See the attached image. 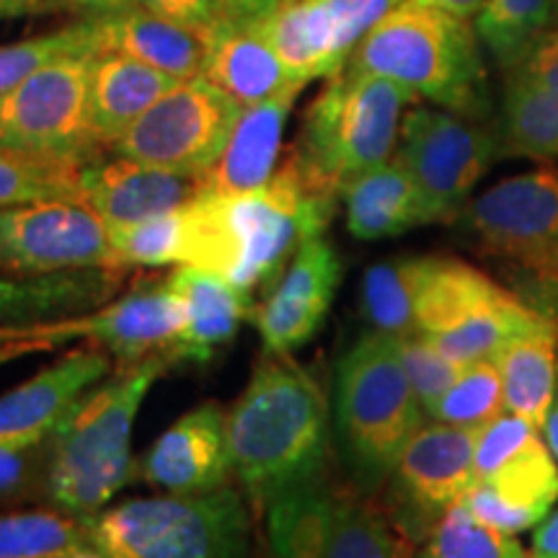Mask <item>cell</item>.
I'll return each mask as SVG.
<instances>
[{
	"label": "cell",
	"instance_id": "obj_4",
	"mask_svg": "<svg viewBox=\"0 0 558 558\" xmlns=\"http://www.w3.org/2000/svg\"><path fill=\"white\" fill-rule=\"evenodd\" d=\"M349 70L380 75L409 88L418 101L486 122L492 90L473 19L437 5L403 0L369 29Z\"/></svg>",
	"mask_w": 558,
	"mask_h": 558
},
{
	"label": "cell",
	"instance_id": "obj_7",
	"mask_svg": "<svg viewBox=\"0 0 558 558\" xmlns=\"http://www.w3.org/2000/svg\"><path fill=\"white\" fill-rule=\"evenodd\" d=\"M107 558H251L254 509L235 486L130 499L86 520Z\"/></svg>",
	"mask_w": 558,
	"mask_h": 558
},
{
	"label": "cell",
	"instance_id": "obj_1",
	"mask_svg": "<svg viewBox=\"0 0 558 558\" xmlns=\"http://www.w3.org/2000/svg\"><path fill=\"white\" fill-rule=\"evenodd\" d=\"M339 202L288 156L262 190L199 194L184 207L190 246L181 267L215 271L254 295L277 282L303 243L326 235Z\"/></svg>",
	"mask_w": 558,
	"mask_h": 558
},
{
	"label": "cell",
	"instance_id": "obj_17",
	"mask_svg": "<svg viewBox=\"0 0 558 558\" xmlns=\"http://www.w3.org/2000/svg\"><path fill=\"white\" fill-rule=\"evenodd\" d=\"M403 0H284L254 24L292 78L329 81L349 65L360 41Z\"/></svg>",
	"mask_w": 558,
	"mask_h": 558
},
{
	"label": "cell",
	"instance_id": "obj_35",
	"mask_svg": "<svg viewBox=\"0 0 558 558\" xmlns=\"http://www.w3.org/2000/svg\"><path fill=\"white\" fill-rule=\"evenodd\" d=\"M88 160L41 158L0 145V207L29 202H81V171Z\"/></svg>",
	"mask_w": 558,
	"mask_h": 558
},
{
	"label": "cell",
	"instance_id": "obj_48",
	"mask_svg": "<svg viewBox=\"0 0 558 558\" xmlns=\"http://www.w3.org/2000/svg\"><path fill=\"white\" fill-rule=\"evenodd\" d=\"M54 13V0H0V21Z\"/></svg>",
	"mask_w": 558,
	"mask_h": 558
},
{
	"label": "cell",
	"instance_id": "obj_22",
	"mask_svg": "<svg viewBox=\"0 0 558 558\" xmlns=\"http://www.w3.org/2000/svg\"><path fill=\"white\" fill-rule=\"evenodd\" d=\"M186 326L184 305L169 277L140 282L122 298L96 308V339L120 365L171 354Z\"/></svg>",
	"mask_w": 558,
	"mask_h": 558
},
{
	"label": "cell",
	"instance_id": "obj_2",
	"mask_svg": "<svg viewBox=\"0 0 558 558\" xmlns=\"http://www.w3.org/2000/svg\"><path fill=\"white\" fill-rule=\"evenodd\" d=\"M329 401L308 367L264 352L228 411L233 476L251 509L320 478L329 465Z\"/></svg>",
	"mask_w": 558,
	"mask_h": 558
},
{
	"label": "cell",
	"instance_id": "obj_42",
	"mask_svg": "<svg viewBox=\"0 0 558 558\" xmlns=\"http://www.w3.org/2000/svg\"><path fill=\"white\" fill-rule=\"evenodd\" d=\"M501 75H505V83L558 90V21L550 24V29L535 41L533 50L518 65Z\"/></svg>",
	"mask_w": 558,
	"mask_h": 558
},
{
	"label": "cell",
	"instance_id": "obj_10",
	"mask_svg": "<svg viewBox=\"0 0 558 558\" xmlns=\"http://www.w3.org/2000/svg\"><path fill=\"white\" fill-rule=\"evenodd\" d=\"M543 313L486 271L456 256H429L416 303L424 339L452 360H492L509 339L538 324Z\"/></svg>",
	"mask_w": 558,
	"mask_h": 558
},
{
	"label": "cell",
	"instance_id": "obj_40",
	"mask_svg": "<svg viewBox=\"0 0 558 558\" xmlns=\"http://www.w3.org/2000/svg\"><path fill=\"white\" fill-rule=\"evenodd\" d=\"M75 339H96V311L37 324H0V369L39 352H52Z\"/></svg>",
	"mask_w": 558,
	"mask_h": 558
},
{
	"label": "cell",
	"instance_id": "obj_15",
	"mask_svg": "<svg viewBox=\"0 0 558 558\" xmlns=\"http://www.w3.org/2000/svg\"><path fill=\"white\" fill-rule=\"evenodd\" d=\"M117 269L111 230L81 202L50 199L0 207V271L45 277Z\"/></svg>",
	"mask_w": 558,
	"mask_h": 558
},
{
	"label": "cell",
	"instance_id": "obj_53",
	"mask_svg": "<svg viewBox=\"0 0 558 558\" xmlns=\"http://www.w3.org/2000/svg\"><path fill=\"white\" fill-rule=\"evenodd\" d=\"M282 3H284V0H282Z\"/></svg>",
	"mask_w": 558,
	"mask_h": 558
},
{
	"label": "cell",
	"instance_id": "obj_20",
	"mask_svg": "<svg viewBox=\"0 0 558 558\" xmlns=\"http://www.w3.org/2000/svg\"><path fill=\"white\" fill-rule=\"evenodd\" d=\"M137 476L166 494H205L233 476L228 411L207 401L186 411L140 458Z\"/></svg>",
	"mask_w": 558,
	"mask_h": 558
},
{
	"label": "cell",
	"instance_id": "obj_30",
	"mask_svg": "<svg viewBox=\"0 0 558 558\" xmlns=\"http://www.w3.org/2000/svg\"><path fill=\"white\" fill-rule=\"evenodd\" d=\"M497 362L509 414L543 429L558 390V318L543 316L492 357Z\"/></svg>",
	"mask_w": 558,
	"mask_h": 558
},
{
	"label": "cell",
	"instance_id": "obj_14",
	"mask_svg": "<svg viewBox=\"0 0 558 558\" xmlns=\"http://www.w3.org/2000/svg\"><path fill=\"white\" fill-rule=\"evenodd\" d=\"M239 114V104L194 75L160 96L111 153L156 169L205 177L226 150Z\"/></svg>",
	"mask_w": 558,
	"mask_h": 558
},
{
	"label": "cell",
	"instance_id": "obj_18",
	"mask_svg": "<svg viewBox=\"0 0 558 558\" xmlns=\"http://www.w3.org/2000/svg\"><path fill=\"white\" fill-rule=\"evenodd\" d=\"M341 282V259L326 235L303 243L267 300L254 308L264 352L292 354L316 337Z\"/></svg>",
	"mask_w": 558,
	"mask_h": 558
},
{
	"label": "cell",
	"instance_id": "obj_28",
	"mask_svg": "<svg viewBox=\"0 0 558 558\" xmlns=\"http://www.w3.org/2000/svg\"><path fill=\"white\" fill-rule=\"evenodd\" d=\"M124 269H75L45 277L0 271V324L86 316L117 298Z\"/></svg>",
	"mask_w": 558,
	"mask_h": 558
},
{
	"label": "cell",
	"instance_id": "obj_31",
	"mask_svg": "<svg viewBox=\"0 0 558 558\" xmlns=\"http://www.w3.org/2000/svg\"><path fill=\"white\" fill-rule=\"evenodd\" d=\"M429 256H396L373 264L362 277V316L369 331L407 339L418 331L416 303Z\"/></svg>",
	"mask_w": 558,
	"mask_h": 558
},
{
	"label": "cell",
	"instance_id": "obj_51",
	"mask_svg": "<svg viewBox=\"0 0 558 558\" xmlns=\"http://www.w3.org/2000/svg\"><path fill=\"white\" fill-rule=\"evenodd\" d=\"M75 558H107V556H104V554H101V550H96L94 546H88V548H83V550H81V554H78V556H75Z\"/></svg>",
	"mask_w": 558,
	"mask_h": 558
},
{
	"label": "cell",
	"instance_id": "obj_41",
	"mask_svg": "<svg viewBox=\"0 0 558 558\" xmlns=\"http://www.w3.org/2000/svg\"><path fill=\"white\" fill-rule=\"evenodd\" d=\"M401 360L424 414L456 383V378L465 367L463 362L448 357L442 349L432 344L429 339H424L422 333L401 339Z\"/></svg>",
	"mask_w": 558,
	"mask_h": 558
},
{
	"label": "cell",
	"instance_id": "obj_13",
	"mask_svg": "<svg viewBox=\"0 0 558 558\" xmlns=\"http://www.w3.org/2000/svg\"><path fill=\"white\" fill-rule=\"evenodd\" d=\"M393 156L429 202L437 226H448L501 158V148L497 128L416 101L403 114Z\"/></svg>",
	"mask_w": 558,
	"mask_h": 558
},
{
	"label": "cell",
	"instance_id": "obj_43",
	"mask_svg": "<svg viewBox=\"0 0 558 558\" xmlns=\"http://www.w3.org/2000/svg\"><path fill=\"white\" fill-rule=\"evenodd\" d=\"M45 445L39 448H13L0 442V501L21 497L41 478Z\"/></svg>",
	"mask_w": 558,
	"mask_h": 558
},
{
	"label": "cell",
	"instance_id": "obj_37",
	"mask_svg": "<svg viewBox=\"0 0 558 558\" xmlns=\"http://www.w3.org/2000/svg\"><path fill=\"white\" fill-rule=\"evenodd\" d=\"M505 411V388L497 362L478 360L463 367L456 383L432 403L427 416L452 427L481 429Z\"/></svg>",
	"mask_w": 558,
	"mask_h": 558
},
{
	"label": "cell",
	"instance_id": "obj_3",
	"mask_svg": "<svg viewBox=\"0 0 558 558\" xmlns=\"http://www.w3.org/2000/svg\"><path fill=\"white\" fill-rule=\"evenodd\" d=\"M177 365L171 354H156L135 365H120L68 411L45 442L39 488L50 507L90 520L114 501L137 476L132 429L145 396Z\"/></svg>",
	"mask_w": 558,
	"mask_h": 558
},
{
	"label": "cell",
	"instance_id": "obj_29",
	"mask_svg": "<svg viewBox=\"0 0 558 558\" xmlns=\"http://www.w3.org/2000/svg\"><path fill=\"white\" fill-rule=\"evenodd\" d=\"M94 21L99 29L101 50L130 54L177 81L194 78L202 73L205 39L186 26L173 24L137 3L107 13V16H94Z\"/></svg>",
	"mask_w": 558,
	"mask_h": 558
},
{
	"label": "cell",
	"instance_id": "obj_12",
	"mask_svg": "<svg viewBox=\"0 0 558 558\" xmlns=\"http://www.w3.org/2000/svg\"><path fill=\"white\" fill-rule=\"evenodd\" d=\"M94 54H60L5 90L0 96V145L65 160H90L107 153L90 128L88 78Z\"/></svg>",
	"mask_w": 558,
	"mask_h": 558
},
{
	"label": "cell",
	"instance_id": "obj_36",
	"mask_svg": "<svg viewBox=\"0 0 558 558\" xmlns=\"http://www.w3.org/2000/svg\"><path fill=\"white\" fill-rule=\"evenodd\" d=\"M414 558H530V550L518 535L488 527L458 501L418 543Z\"/></svg>",
	"mask_w": 558,
	"mask_h": 558
},
{
	"label": "cell",
	"instance_id": "obj_9",
	"mask_svg": "<svg viewBox=\"0 0 558 558\" xmlns=\"http://www.w3.org/2000/svg\"><path fill=\"white\" fill-rule=\"evenodd\" d=\"M267 558H414L416 541L386 501L326 476L262 509Z\"/></svg>",
	"mask_w": 558,
	"mask_h": 558
},
{
	"label": "cell",
	"instance_id": "obj_45",
	"mask_svg": "<svg viewBox=\"0 0 558 558\" xmlns=\"http://www.w3.org/2000/svg\"><path fill=\"white\" fill-rule=\"evenodd\" d=\"M282 0H218V16L235 24H259L279 9Z\"/></svg>",
	"mask_w": 558,
	"mask_h": 558
},
{
	"label": "cell",
	"instance_id": "obj_38",
	"mask_svg": "<svg viewBox=\"0 0 558 558\" xmlns=\"http://www.w3.org/2000/svg\"><path fill=\"white\" fill-rule=\"evenodd\" d=\"M184 207L135 222V226L111 230V251H114L117 269L169 267V264L181 267L186 262V246H190Z\"/></svg>",
	"mask_w": 558,
	"mask_h": 558
},
{
	"label": "cell",
	"instance_id": "obj_39",
	"mask_svg": "<svg viewBox=\"0 0 558 558\" xmlns=\"http://www.w3.org/2000/svg\"><path fill=\"white\" fill-rule=\"evenodd\" d=\"M99 29L94 19H75L62 29L0 45V96L24 81L32 70L68 52H99Z\"/></svg>",
	"mask_w": 558,
	"mask_h": 558
},
{
	"label": "cell",
	"instance_id": "obj_16",
	"mask_svg": "<svg viewBox=\"0 0 558 558\" xmlns=\"http://www.w3.org/2000/svg\"><path fill=\"white\" fill-rule=\"evenodd\" d=\"M476 439L478 429L429 422L403 448L386 484V505L416 546L476 481Z\"/></svg>",
	"mask_w": 558,
	"mask_h": 558
},
{
	"label": "cell",
	"instance_id": "obj_44",
	"mask_svg": "<svg viewBox=\"0 0 558 558\" xmlns=\"http://www.w3.org/2000/svg\"><path fill=\"white\" fill-rule=\"evenodd\" d=\"M135 3L197 34H205L218 21V0H135Z\"/></svg>",
	"mask_w": 558,
	"mask_h": 558
},
{
	"label": "cell",
	"instance_id": "obj_11",
	"mask_svg": "<svg viewBox=\"0 0 558 558\" xmlns=\"http://www.w3.org/2000/svg\"><path fill=\"white\" fill-rule=\"evenodd\" d=\"M556 501L558 460L543 429L509 411L478 429L476 481L460 501L473 518L520 535L538 527Z\"/></svg>",
	"mask_w": 558,
	"mask_h": 558
},
{
	"label": "cell",
	"instance_id": "obj_46",
	"mask_svg": "<svg viewBox=\"0 0 558 558\" xmlns=\"http://www.w3.org/2000/svg\"><path fill=\"white\" fill-rule=\"evenodd\" d=\"M132 3L135 0H54V13H73L75 19H94L122 11Z\"/></svg>",
	"mask_w": 558,
	"mask_h": 558
},
{
	"label": "cell",
	"instance_id": "obj_49",
	"mask_svg": "<svg viewBox=\"0 0 558 558\" xmlns=\"http://www.w3.org/2000/svg\"><path fill=\"white\" fill-rule=\"evenodd\" d=\"M418 3H429V5H437V9L458 13V16L473 19L478 13L484 0H418Z\"/></svg>",
	"mask_w": 558,
	"mask_h": 558
},
{
	"label": "cell",
	"instance_id": "obj_52",
	"mask_svg": "<svg viewBox=\"0 0 558 558\" xmlns=\"http://www.w3.org/2000/svg\"><path fill=\"white\" fill-rule=\"evenodd\" d=\"M554 13H556V21H558V0H554Z\"/></svg>",
	"mask_w": 558,
	"mask_h": 558
},
{
	"label": "cell",
	"instance_id": "obj_27",
	"mask_svg": "<svg viewBox=\"0 0 558 558\" xmlns=\"http://www.w3.org/2000/svg\"><path fill=\"white\" fill-rule=\"evenodd\" d=\"M177 78L130 54L99 50L90 58L88 111L101 148H114L124 132L177 86Z\"/></svg>",
	"mask_w": 558,
	"mask_h": 558
},
{
	"label": "cell",
	"instance_id": "obj_34",
	"mask_svg": "<svg viewBox=\"0 0 558 558\" xmlns=\"http://www.w3.org/2000/svg\"><path fill=\"white\" fill-rule=\"evenodd\" d=\"M88 546L86 522L54 507L0 512V558H75Z\"/></svg>",
	"mask_w": 558,
	"mask_h": 558
},
{
	"label": "cell",
	"instance_id": "obj_50",
	"mask_svg": "<svg viewBox=\"0 0 558 558\" xmlns=\"http://www.w3.org/2000/svg\"><path fill=\"white\" fill-rule=\"evenodd\" d=\"M543 437H546L550 452H554V458L558 460V390H556L554 407H550L546 416V424H543Z\"/></svg>",
	"mask_w": 558,
	"mask_h": 558
},
{
	"label": "cell",
	"instance_id": "obj_6",
	"mask_svg": "<svg viewBox=\"0 0 558 558\" xmlns=\"http://www.w3.org/2000/svg\"><path fill=\"white\" fill-rule=\"evenodd\" d=\"M416 101L399 83L344 68L308 104L288 156L313 186L341 199L349 181L393 156Z\"/></svg>",
	"mask_w": 558,
	"mask_h": 558
},
{
	"label": "cell",
	"instance_id": "obj_21",
	"mask_svg": "<svg viewBox=\"0 0 558 558\" xmlns=\"http://www.w3.org/2000/svg\"><path fill=\"white\" fill-rule=\"evenodd\" d=\"M202 194V177L156 169L124 156L90 158L81 171V205L94 209L109 230L158 218Z\"/></svg>",
	"mask_w": 558,
	"mask_h": 558
},
{
	"label": "cell",
	"instance_id": "obj_25",
	"mask_svg": "<svg viewBox=\"0 0 558 558\" xmlns=\"http://www.w3.org/2000/svg\"><path fill=\"white\" fill-rule=\"evenodd\" d=\"M171 290L184 305L186 326L173 362H207L233 341L241 324L254 313V295L235 288L226 277L199 267H179L169 275Z\"/></svg>",
	"mask_w": 558,
	"mask_h": 558
},
{
	"label": "cell",
	"instance_id": "obj_8",
	"mask_svg": "<svg viewBox=\"0 0 558 558\" xmlns=\"http://www.w3.org/2000/svg\"><path fill=\"white\" fill-rule=\"evenodd\" d=\"M456 226L518 279L533 308L558 318V166L497 181L471 197Z\"/></svg>",
	"mask_w": 558,
	"mask_h": 558
},
{
	"label": "cell",
	"instance_id": "obj_33",
	"mask_svg": "<svg viewBox=\"0 0 558 558\" xmlns=\"http://www.w3.org/2000/svg\"><path fill=\"white\" fill-rule=\"evenodd\" d=\"M556 21L554 0H484L473 26L501 73L512 70Z\"/></svg>",
	"mask_w": 558,
	"mask_h": 558
},
{
	"label": "cell",
	"instance_id": "obj_24",
	"mask_svg": "<svg viewBox=\"0 0 558 558\" xmlns=\"http://www.w3.org/2000/svg\"><path fill=\"white\" fill-rule=\"evenodd\" d=\"M202 39H205V60H202L199 75L230 96L241 109L267 101L279 90L303 83L292 78L275 47L254 24H235L218 16L202 34Z\"/></svg>",
	"mask_w": 558,
	"mask_h": 558
},
{
	"label": "cell",
	"instance_id": "obj_32",
	"mask_svg": "<svg viewBox=\"0 0 558 558\" xmlns=\"http://www.w3.org/2000/svg\"><path fill=\"white\" fill-rule=\"evenodd\" d=\"M497 135L501 158H558V90L505 83Z\"/></svg>",
	"mask_w": 558,
	"mask_h": 558
},
{
	"label": "cell",
	"instance_id": "obj_26",
	"mask_svg": "<svg viewBox=\"0 0 558 558\" xmlns=\"http://www.w3.org/2000/svg\"><path fill=\"white\" fill-rule=\"evenodd\" d=\"M341 205L347 230L360 241L396 239L414 228L437 226L429 202L396 156L349 181Z\"/></svg>",
	"mask_w": 558,
	"mask_h": 558
},
{
	"label": "cell",
	"instance_id": "obj_47",
	"mask_svg": "<svg viewBox=\"0 0 558 558\" xmlns=\"http://www.w3.org/2000/svg\"><path fill=\"white\" fill-rule=\"evenodd\" d=\"M530 558H558V509L535 527L530 543Z\"/></svg>",
	"mask_w": 558,
	"mask_h": 558
},
{
	"label": "cell",
	"instance_id": "obj_5",
	"mask_svg": "<svg viewBox=\"0 0 558 558\" xmlns=\"http://www.w3.org/2000/svg\"><path fill=\"white\" fill-rule=\"evenodd\" d=\"M424 409L401 360V339L367 331L339 360L333 424L339 450L360 492L378 494L411 437L422 429Z\"/></svg>",
	"mask_w": 558,
	"mask_h": 558
},
{
	"label": "cell",
	"instance_id": "obj_23",
	"mask_svg": "<svg viewBox=\"0 0 558 558\" xmlns=\"http://www.w3.org/2000/svg\"><path fill=\"white\" fill-rule=\"evenodd\" d=\"M303 83L279 90L271 99L243 107L218 163L202 177V194H246L262 190L279 169L282 135Z\"/></svg>",
	"mask_w": 558,
	"mask_h": 558
},
{
	"label": "cell",
	"instance_id": "obj_19",
	"mask_svg": "<svg viewBox=\"0 0 558 558\" xmlns=\"http://www.w3.org/2000/svg\"><path fill=\"white\" fill-rule=\"evenodd\" d=\"M114 357L101 344L90 341L62 354L58 362L39 369L29 380L0 396V442L13 448H39L68 411L90 388L107 380Z\"/></svg>",
	"mask_w": 558,
	"mask_h": 558
}]
</instances>
